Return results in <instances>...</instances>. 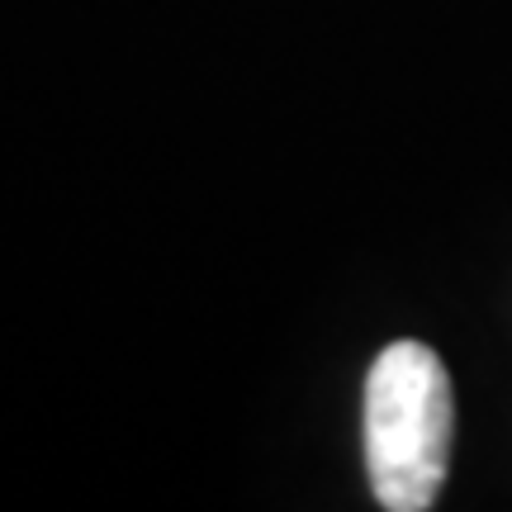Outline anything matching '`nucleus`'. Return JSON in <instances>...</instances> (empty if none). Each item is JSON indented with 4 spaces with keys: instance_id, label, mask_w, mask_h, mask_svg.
Here are the masks:
<instances>
[{
    "instance_id": "obj_1",
    "label": "nucleus",
    "mask_w": 512,
    "mask_h": 512,
    "mask_svg": "<svg viewBox=\"0 0 512 512\" xmlns=\"http://www.w3.org/2000/svg\"><path fill=\"white\" fill-rule=\"evenodd\" d=\"M456 399L451 375L427 342H394L366 380V470L389 512H427L451 465Z\"/></svg>"
}]
</instances>
